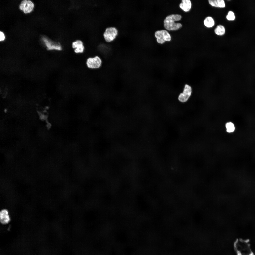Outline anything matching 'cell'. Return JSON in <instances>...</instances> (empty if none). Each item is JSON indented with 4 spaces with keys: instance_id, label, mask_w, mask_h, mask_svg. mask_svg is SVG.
Returning <instances> with one entry per match:
<instances>
[{
    "instance_id": "1",
    "label": "cell",
    "mask_w": 255,
    "mask_h": 255,
    "mask_svg": "<svg viewBox=\"0 0 255 255\" xmlns=\"http://www.w3.org/2000/svg\"><path fill=\"white\" fill-rule=\"evenodd\" d=\"M181 18V16L178 14L167 16L164 21L165 28L169 30H176L179 29L182 26L181 24L176 23L175 22L180 20Z\"/></svg>"
},
{
    "instance_id": "2",
    "label": "cell",
    "mask_w": 255,
    "mask_h": 255,
    "mask_svg": "<svg viewBox=\"0 0 255 255\" xmlns=\"http://www.w3.org/2000/svg\"><path fill=\"white\" fill-rule=\"evenodd\" d=\"M234 246L238 255H253L249 244L245 240H237L234 244Z\"/></svg>"
},
{
    "instance_id": "3",
    "label": "cell",
    "mask_w": 255,
    "mask_h": 255,
    "mask_svg": "<svg viewBox=\"0 0 255 255\" xmlns=\"http://www.w3.org/2000/svg\"><path fill=\"white\" fill-rule=\"evenodd\" d=\"M85 64L87 67L89 69H97L101 67L102 60L101 57L98 55L89 57L86 59Z\"/></svg>"
},
{
    "instance_id": "4",
    "label": "cell",
    "mask_w": 255,
    "mask_h": 255,
    "mask_svg": "<svg viewBox=\"0 0 255 255\" xmlns=\"http://www.w3.org/2000/svg\"><path fill=\"white\" fill-rule=\"evenodd\" d=\"M118 30L115 27H109L106 28L103 34L105 40L110 42L113 41L116 37L118 34Z\"/></svg>"
},
{
    "instance_id": "5",
    "label": "cell",
    "mask_w": 255,
    "mask_h": 255,
    "mask_svg": "<svg viewBox=\"0 0 255 255\" xmlns=\"http://www.w3.org/2000/svg\"><path fill=\"white\" fill-rule=\"evenodd\" d=\"M155 35L157 42L160 44H162L166 41H170L171 40V36L166 30L157 31L155 32Z\"/></svg>"
},
{
    "instance_id": "6",
    "label": "cell",
    "mask_w": 255,
    "mask_h": 255,
    "mask_svg": "<svg viewBox=\"0 0 255 255\" xmlns=\"http://www.w3.org/2000/svg\"><path fill=\"white\" fill-rule=\"evenodd\" d=\"M42 39L48 50L58 51L62 50V46L60 43L54 42L46 37H43Z\"/></svg>"
},
{
    "instance_id": "7",
    "label": "cell",
    "mask_w": 255,
    "mask_h": 255,
    "mask_svg": "<svg viewBox=\"0 0 255 255\" xmlns=\"http://www.w3.org/2000/svg\"><path fill=\"white\" fill-rule=\"evenodd\" d=\"M192 91L191 87L187 84L185 85L183 92L181 93L178 96V100L181 102H186L190 96Z\"/></svg>"
},
{
    "instance_id": "8",
    "label": "cell",
    "mask_w": 255,
    "mask_h": 255,
    "mask_svg": "<svg viewBox=\"0 0 255 255\" xmlns=\"http://www.w3.org/2000/svg\"><path fill=\"white\" fill-rule=\"evenodd\" d=\"M34 7V4L31 1L25 0L22 1L19 5V8L25 13H27L31 12L33 10Z\"/></svg>"
},
{
    "instance_id": "9",
    "label": "cell",
    "mask_w": 255,
    "mask_h": 255,
    "mask_svg": "<svg viewBox=\"0 0 255 255\" xmlns=\"http://www.w3.org/2000/svg\"><path fill=\"white\" fill-rule=\"evenodd\" d=\"M72 47L74 49V52L76 54H81L84 51V46L83 42L80 40H76L73 42Z\"/></svg>"
},
{
    "instance_id": "10",
    "label": "cell",
    "mask_w": 255,
    "mask_h": 255,
    "mask_svg": "<svg viewBox=\"0 0 255 255\" xmlns=\"http://www.w3.org/2000/svg\"><path fill=\"white\" fill-rule=\"evenodd\" d=\"M10 220V217L7 210H2L0 213V221L1 223L3 224H6L8 223Z\"/></svg>"
},
{
    "instance_id": "11",
    "label": "cell",
    "mask_w": 255,
    "mask_h": 255,
    "mask_svg": "<svg viewBox=\"0 0 255 255\" xmlns=\"http://www.w3.org/2000/svg\"><path fill=\"white\" fill-rule=\"evenodd\" d=\"M191 6L192 4L190 0H182V3L179 5L180 8L185 12L189 11L191 9Z\"/></svg>"
},
{
    "instance_id": "12",
    "label": "cell",
    "mask_w": 255,
    "mask_h": 255,
    "mask_svg": "<svg viewBox=\"0 0 255 255\" xmlns=\"http://www.w3.org/2000/svg\"><path fill=\"white\" fill-rule=\"evenodd\" d=\"M208 2L211 6L220 8H224L225 6L224 1L223 0H209Z\"/></svg>"
},
{
    "instance_id": "13",
    "label": "cell",
    "mask_w": 255,
    "mask_h": 255,
    "mask_svg": "<svg viewBox=\"0 0 255 255\" xmlns=\"http://www.w3.org/2000/svg\"><path fill=\"white\" fill-rule=\"evenodd\" d=\"M204 23L205 26L208 28L212 27L215 24L213 19L210 16L207 17L205 18L204 21Z\"/></svg>"
},
{
    "instance_id": "14",
    "label": "cell",
    "mask_w": 255,
    "mask_h": 255,
    "mask_svg": "<svg viewBox=\"0 0 255 255\" xmlns=\"http://www.w3.org/2000/svg\"><path fill=\"white\" fill-rule=\"evenodd\" d=\"M214 31L217 35L222 36L225 34V27L223 25H219L217 26L214 29Z\"/></svg>"
},
{
    "instance_id": "15",
    "label": "cell",
    "mask_w": 255,
    "mask_h": 255,
    "mask_svg": "<svg viewBox=\"0 0 255 255\" xmlns=\"http://www.w3.org/2000/svg\"><path fill=\"white\" fill-rule=\"evenodd\" d=\"M226 127L227 132L229 133L233 132L235 129L234 125L231 122L227 123L226 124Z\"/></svg>"
},
{
    "instance_id": "16",
    "label": "cell",
    "mask_w": 255,
    "mask_h": 255,
    "mask_svg": "<svg viewBox=\"0 0 255 255\" xmlns=\"http://www.w3.org/2000/svg\"><path fill=\"white\" fill-rule=\"evenodd\" d=\"M235 18L234 14L233 12L230 11L228 12L226 16V18L227 20L229 21L233 20L235 19Z\"/></svg>"
},
{
    "instance_id": "17",
    "label": "cell",
    "mask_w": 255,
    "mask_h": 255,
    "mask_svg": "<svg viewBox=\"0 0 255 255\" xmlns=\"http://www.w3.org/2000/svg\"><path fill=\"white\" fill-rule=\"evenodd\" d=\"M7 92V88L4 86H2L1 89V92L3 95H5L6 94Z\"/></svg>"
},
{
    "instance_id": "18",
    "label": "cell",
    "mask_w": 255,
    "mask_h": 255,
    "mask_svg": "<svg viewBox=\"0 0 255 255\" xmlns=\"http://www.w3.org/2000/svg\"><path fill=\"white\" fill-rule=\"evenodd\" d=\"M0 41L4 40L5 38V35L3 32H0Z\"/></svg>"
}]
</instances>
